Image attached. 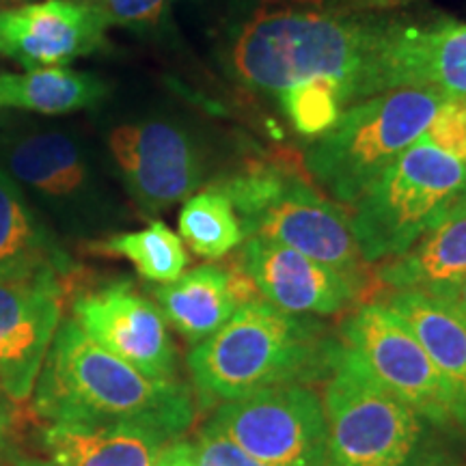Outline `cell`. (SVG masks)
Masks as SVG:
<instances>
[{
    "label": "cell",
    "instance_id": "cell-18",
    "mask_svg": "<svg viewBox=\"0 0 466 466\" xmlns=\"http://www.w3.org/2000/svg\"><path fill=\"white\" fill-rule=\"evenodd\" d=\"M466 281V212L447 218L412 244L406 253L371 268V291H419L447 299Z\"/></svg>",
    "mask_w": 466,
    "mask_h": 466
},
{
    "label": "cell",
    "instance_id": "cell-12",
    "mask_svg": "<svg viewBox=\"0 0 466 466\" xmlns=\"http://www.w3.org/2000/svg\"><path fill=\"white\" fill-rule=\"evenodd\" d=\"M108 145L127 190L147 214L188 199L206 175L195 138L167 121L119 126L110 132Z\"/></svg>",
    "mask_w": 466,
    "mask_h": 466
},
{
    "label": "cell",
    "instance_id": "cell-19",
    "mask_svg": "<svg viewBox=\"0 0 466 466\" xmlns=\"http://www.w3.org/2000/svg\"><path fill=\"white\" fill-rule=\"evenodd\" d=\"M374 299L391 309L432 359L456 425L466 430V318L447 302L419 291H378Z\"/></svg>",
    "mask_w": 466,
    "mask_h": 466
},
{
    "label": "cell",
    "instance_id": "cell-29",
    "mask_svg": "<svg viewBox=\"0 0 466 466\" xmlns=\"http://www.w3.org/2000/svg\"><path fill=\"white\" fill-rule=\"evenodd\" d=\"M17 406L20 404H15L0 391V451L9 445V441L17 432V423H20V408Z\"/></svg>",
    "mask_w": 466,
    "mask_h": 466
},
{
    "label": "cell",
    "instance_id": "cell-20",
    "mask_svg": "<svg viewBox=\"0 0 466 466\" xmlns=\"http://www.w3.org/2000/svg\"><path fill=\"white\" fill-rule=\"evenodd\" d=\"M56 272L74 279L72 259L56 247L11 173L0 168V281Z\"/></svg>",
    "mask_w": 466,
    "mask_h": 466
},
{
    "label": "cell",
    "instance_id": "cell-35",
    "mask_svg": "<svg viewBox=\"0 0 466 466\" xmlns=\"http://www.w3.org/2000/svg\"><path fill=\"white\" fill-rule=\"evenodd\" d=\"M9 3H11V0H9Z\"/></svg>",
    "mask_w": 466,
    "mask_h": 466
},
{
    "label": "cell",
    "instance_id": "cell-21",
    "mask_svg": "<svg viewBox=\"0 0 466 466\" xmlns=\"http://www.w3.org/2000/svg\"><path fill=\"white\" fill-rule=\"evenodd\" d=\"M108 86L96 74L63 67L0 74V110L17 108L44 115H63L96 106Z\"/></svg>",
    "mask_w": 466,
    "mask_h": 466
},
{
    "label": "cell",
    "instance_id": "cell-9",
    "mask_svg": "<svg viewBox=\"0 0 466 466\" xmlns=\"http://www.w3.org/2000/svg\"><path fill=\"white\" fill-rule=\"evenodd\" d=\"M209 423L268 466H326L324 406L309 384H283L225 401Z\"/></svg>",
    "mask_w": 466,
    "mask_h": 466
},
{
    "label": "cell",
    "instance_id": "cell-15",
    "mask_svg": "<svg viewBox=\"0 0 466 466\" xmlns=\"http://www.w3.org/2000/svg\"><path fill=\"white\" fill-rule=\"evenodd\" d=\"M108 22L97 5L42 0L0 9V55L26 69L63 67L102 44Z\"/></svg>",
    "mask_w": 466,
    "mask_h": 466
},
{
    "label": "cell",
    "instance_id": "cell-7",
    "mask_svg": "<svg viewBox=\"0 0 466 466\" xmlns=\"http://www.w3.org/2000/svg\"><path fill=\"white\" fill-rule=\"evenodd\" d=\"M341 341V339H339ZM326 466H425L430 423L339 343L322 380Z\"/></svg>",
    "mask_w": 466,
    "mask_h": 466
},
{
    "label": "cell",
    "instance_id": "cell-14",
    "mask_svg": "<svg viewBox=\"0 0 466 466\" xmlns=\"http://www.w3.org/2000/svg\"><path fill=\"white\" fill-rule=\"evenodd\" d=\"M259 299L291 316H337L365 302V291L335 268L285 244L247 238L233 253Z\"/></svg>",
    "mask_w": 466,
    "mask_h": 466
},
{
    "label": "cell",
    "instance_id": "cell-24",
    "mask_svg": "<svg viewBox=\"0 0 466 466\" xmlns=\"http://www.w3.org/2000/svg\"><path fill=\"white\" fill-rule=\"evenodd\" d=\"M179 238L199 258L223 259L247 240V233L231 201L209 186L184 201L179 212Z\"/></svg>",
    "mask_w": 466,
    "mask_h": 466
},
{
    "label": "cell",
    "instance_id": "cell-8",
    "mask_svg": "<svg viewBox=\"0 0 466 466\" xmlns=\"http://www.w3.org/2000/svg\"><path fill=\"white\" fill-rule=\"evenodd\" d=\"M400 86L466 97V25L450 17L374 14L352 104Z\"/></svg>",
    "mask_w": 466,
    "mask_h": 466
},
{
    "label": "cell",
    "instance_id": "cell-11",
    "mask_svg": "<svg viewBox=\"0 0 466 466\" xmlns=\"http://www.w3.org/2000/svg\"><path fill=\"white\" fill-rule=\"evenodd\" d=\"M72 319L97 346L151 380H175L177 350L158 305L130 281L80 289Z\"/></svg>",
    "mask_w": 466,
    "mask_h": 466
},
{
    "label": "cell",
    "instance_id": "cell-27",
    "mask_svg": "<svg viewBox=\"0 0 466 466\" xmlns=\"http://www.w3.org/2000/svg\"><path fill=\"white\" fill-rule=\"evenodd\" d=\"M190 450L197 466H268L238 447L209 421L201 425L199 432L190 441Z\"/></svg>",
    "mask_w": 466,
    "mask_h": 466
},
{
    "label": "cell",
    "instance_id": "cell-5",
    "mask_svg": "<svg viewBox=\"0 0 466 466\" xmlns=\"http://www.w3.org/2000/svg\"><path fill=\"white\" fill-rule=\"evenodd\" d=\"M445 100L439 89L400 86L352 104L309 147L302 158L309 175L339 206H354L378 175L423 137Z\"/></svg>",
    "mask_w": 466,
    "mask_h": 466
},
{
    "label": "cell",
    "instance_id": "cell-22",
    "mask_svg": "<svg viewBox=\"0 0 466 466\" xmlns=\"http://www.w3.org/2000/svg\"><path fill=\"white\" fill-rule=\"evenodd\" d=\"M11 175L50 199H69L85 188L86 165L78 145L61 132L33 134L9 151Z\"/></svg>",
    "mask_w": 466,
    "mask_h": 466
},
{
    "label": "cell",
    "instance_id": "cell-17",
    "mask_svg": "<svg viewBox=\"0 0 466 466\" xmlns=\"http://www.w3.org/2000/svg\"><path fill=\"white\" fill-rule=\"evenodd\" d=\"M179 436L134 421L48 423L44 445L58 466H156Z\"/></svg>",
    "mask_w": 466,
    "mask_h": 466
},
{
    "label": "cell",
    "instance_id": "cell-16",
    "mask_svg": "<svg viewBox=\"0 0 466 466\" xmlns=\"http://www.w3.org/2000/svg\"><path fill=\"white\" fill-rule=\"evenodd\" d=\"M151 296L165 322L192 346L217 333L244 302L259 299L253 281L233 259L225 266L192 268L175 281L151 289Z\"/></svg>",
    "mask_w": 466,
    "mask_h": 466
},
{
    "label": "cell",
    "instance_id": "cell-1",
    "mask_svg": "<svg viewBox=\"0 0 466 466\" xmlns=\"http://www.w3.org/2000/svg\"><path fill=\"white\" fill-rule=\"evenodd\" d=\"M374 14L329 0H261L231 44V69L250 89L281 93L313 78L339 86L352 106Z\"/></svg>",
    "mask_w": 466,
    "mask_h": 466
},
{
    "label": "cell",
    "instance_id": "cell-25",
    "mask_svg": "<svg viewBox=\"0 0 466 466\" xmlns=\"http://www.w3.org/2000/svg\"><path fill=\"white\" fill-rule=\"evenodd\" d=\"M281 108L302 137H322L343 113L339 86L329 78H313L279 93Z\"/></svg>",
    "mask_w": 466,
    "mask_h": 466
},
{
    "label": "cell",
    "instance_id": "cell-4",
    "mask_svg": "<svg viewBox=\"0 0 466 466\" xmlns=\"http://www.w3.org/2000/svg\"><path fill=\"white\" fill-rule=\"evenodd\" d=\"M236 209L247 238L285 244L371 291V268L354 240L350 214L309 175L291 149L268 151L214 184Z\"/></svg>",
    "mask_w": 466,
    "mask_h": 466
},
{
    "label": "cell",
    "instance_id": "cell-33",
    "mask_svg": "<svg viewBox=\"0 0 466 466\" xmlns=\"http://www.w3.org/2000/svg\"><path fill=\"white\" fill-rule=\"evenodd\" d=\"M83 3H89V5H100V0H83Z\"/></svg>",
    "mask_w": 466,
    "mask_h": 466
},
{
    "label": "cell",
    "instance_id": "cell-28",
    "mask_svg": "<svg viewBox=\"0 0 466 466\" xmlns=\"http://www.w3.org/2000/svg\"><path fill=\"white\" fill-rule=\"evenodd\" d=\"M167 0H100L108 25H151L165 9Z\"/></svg>",
    "mask_w": 466,
    "mask_h": 466
},
{
    "label": "cell",
    "instance_id": "cell-34",
    "mask_svg": "<svg viewBox=\"0 0 466 466\" xmlns=\"http://www.w3.org/2000/svg\"><path fill=\"white\" fill-rule=\"evenodd\" d=\"M0 3H9V0H0Z\"/></svg>",
    "mask_w": 466,
    "mask_h": 466
},
{
    "label": "cell",
    "instance_id": "cell-3",
    "mask_svg": "<svg viewBox=\"0 0 466 466\" xmlns=\"http://www.w3.org/2000/svg\"><path fill=\"white\" fill-rule=\"evenodd\" d=\"M33 412L48 423L134 421L182 436L195 401L186 384L151 380L63 319L35 384Z\"/></svg>",
    "mask_w": 466,
    "mask_h": 466
},
{
    "label": "cell",
    "instance_id": "cell-30",
    "mask_svg": "<svg viewBox=\"0 0 466 466\" xmlns=\"http://www.w3.org/2000/svg\"><path fill=\"white\" fill-rule=\"evenodd\" d=\"M156 466H197L195 456H192L190 441H173L162 453Z\"/></svg>",
    "mask_w": 466,
    "mask_h": 466
},
{
    "label": "cell",
    "instance_id": "cell-31",
    "mask_svg": "<svg viewBox=\"0 0 466 466\" xmlns=\"http://www.w3.org/2000/svg\"><path fill=\"white\" fill-rule=\"evenodd\" d=\"M442 302L451 305L460 313V316L466 318V281L460 285L458 289H453L447 299H442Z\"/></svg>",
    "mask_w": 466,
    "mask_h": 466
},
{
    "label": "cell",
    "instance_id": "cell-13",
    "mask_svg": "<svg viewBox=\"0 0 466 466\" xmlns=\"http://www.w3.org/2000/svg\"><path fill=\"white\" fill-rule=\"evenodd\" d=\"M67 279L42 272L0 281V391L25 404L61 324Z\"/></svg>",
    "mask_w": 466,
    "mask_h": 466
},
{
    "label": "cell",
    "instance_id": "cell-6",
    "mask_svg": "<svg viewBox=\"0 0 466 466\" xmlns=\"http://www.w3.org/2000/svg\"><path fill=\"white\" fill-rule=\"evenodd\" d=\"M466 212V165L421 137L352 206L350 227L367 264L406 253L419 238Z\"/></svg>",
    "mask_w": 466,
    "mask_h": 466
},
{
    "label": "cell",
    "instance_id": "cell-2",
    "mask_svg": "<svg viewBox=\"0 0 466 466\" xmlns=\"http://www.w3.org/2000/svg\"><path fill=\"white\" fill-rule=\"evenodd\" d=\"M339 343L319 319L258 299L192 346L188 370L203 406L225 404L283 384H322Z\"/></svg>",
    "mask_w": 466,
    "mask_h": 466
},
{
    "label": "cell",
    "instance_id": "cell-26",
    "mask_svg": "<svg viewBox=\"0 0 466 466\" xmlns=\"http://www.w3.org/2000/svg\"><path fill=\"white\" fill-rule=\"evenodd\" d=\"M434 147L466 165V97H447L423 134Z\"/></svg>",
    "mask_w": 466,
    "mask_h": 466
},
{
    "label": "cell",
    "instance_id": "cell-23",
    "mask_svg": "<svg viewBox=\"0 0 466 466\" xmlns=\"http://www.w3.org/2000/svg\"><path fill=\"white\" fill-rule=\"evenodd\" d=\"M89 248L97 255L127 259L138 275L158 285L171 283L184 275L190 259L182 238L162 220H154L138 231L116 233L106 240L91 244Z\"/></svg>",
    "mask_w": 466,
    "mask_h": 466
},
{
    "label": "cell",
    "instance_id": "cell-32",
    "mask_svg": "<svg viewBox=\"0 0 466 466\" xmlns=\"http://www.w3.org/2000/svg\"><path fill=\"white\" fill-rule=\"evenodd\" d=\"M14 466H58L55 460H42V458H22L17 460Z\"/></svg>",
    "mask_w": 466,
    "mask_h": 466
},
{
    "label": "cell",
    "instance_id": "cell-10",
    "mask_svg": "<svg viewBox=\"0 0 466 466\" xmlns=\"http://www.w3.org/2000/svg\"><path fill=\"white\" fill-rule=\"evenodd\" d=\"M339 339L384 389L415 408L430 425H456L450 395L432 359L387 305L365 300L352 307L339 326Z\"/></svg>",
    "mask_w": 466,
    "mask_h": 466
}]
</instances>
